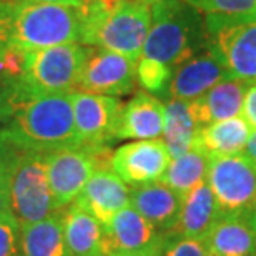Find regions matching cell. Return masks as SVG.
<instances>
[{"mask_svg": "<svg viewBox=\"0 0 256 256\" xmlns=\"http://www.w3.org/2000/svg\"><path fill=\"white\" fill-rule=\"evenodd\" d=\"M110 256H143V254H136V253H126V252H115Z\"/></svg>", "mask_w": 256, "mask_h": 256, "instance_id": "d590c367", "label": "cell"}, {"mask_svg": "<svg viewBox=\"0 0 256 256\" xmlns=\"http://www.w3.org/2000/svg\"><path fill=\"white\" fill-rule=\"evenodd\" d=\"M166 233H160L135 208L128 204L105 226L110 254L115 252L158 256Z\"/></svg>", "mask_w": 256, "mask_h": 256, "instance_id": "7c38bea8", "label": "cell"}, {"mask_svg": "<svg viewBox=\"0 0 256 256\" xmlns=\"http://www.w3.org/2000/svg\"><path fill=\"white\" fill-rule=\"evenodd\" d=\"M75 203L106 226L116 213L130 204V186L112 168H98Z\"/></svg>", "mask_w": 256, "mask_h": 256, "instance_id": "5bb4252c", "label": "cell"}, {"mask_svg": "<svg viewBox=\"0 0 256 256\" xmlns=\"http://www.w3.org/2000/svg\"><path fill=\"white\" fill-rule=\"evenodd\" d=\"M14 145L0 136V216L8 213V165Z\"/></svg>", "mask_w": 256, "mask_h": 256, "instance_id": "f1b7e54d", "label": "cell"}, {"mask_svg": "<svg viewBox=\"0 0 256 256\" xmlns=\"http://www.w3.org/2000/svg\"><path fill=\"white\" fill-rule=\"evenodd\" d=\"M110 148L92 150L85 146H68L45 153L47 175L55 208L65 210L75 203L86 182L98 168H112Z\"/></svg>", "mask_w": 256, "mask_h": 256, "instance_id": "52a82bcc", "label": "cell"}, {"mask_svg": "<svg viewBox=\"0 0 256 256\" xmlns=\"http://www.w3.org/2000/svg\"><path fill=\"white\" fill-rule=\"evenodd\" d=\"M248 218H250V222H252L254 232H256V194H254V202L252 204V210H250V213H248Z\"/></svg>", "mask_w": 256, "mask_h": 256, "instance_id": "836d02e7", "label": "cell"}, {"mask_svg": "<svg viewBox=\"0 0 256 256\" xmlns=\"http://www.w3.org/2000/svg\"><path fill=\"white\" fill-rule=\"evenodd\" d=\"M136 64L112 50L88 48L76 90L108 96L132 94L138 84Z\"/></svg>", "mask_w": 256, "mask_h": 256, "instance_id": "30bf717a", "label": "cell"}, {"mask_svg": "<svg viewBox=\"0 0 256 256\" xmlns=\"http://www.w3.org/2000/svg\"><path fill=\"white\" fill-rule=\"evenodd\" d=\"M206 182L223 214L250 213L256 194V163L250 156H210Z\"/></svg>", "mask_w": 256, "mask_h": 256, "instance_id": "ba28073f", "label": "cell"}, {"mask_svg": "<svg viewBox=\"0 0 256 256\" xmlns=\"http://www.w3.org/2000/svg\"><path fill=\"white\" fill-rule=\"evenodd\" d=\"M17 100V86L0 75V122L8 120Z\"/></svg>", "mask_w": 256, "mask_h": 256, "instance_id": "f546056e", "label": "cell"}, {"mask_svg": "<svg viewBox=\"0 0 256 256\" xmlns=\"http://www.w3.org/2000/svg\"><path fill=\"white\" fill-rule=\"evenodd\" d=\"M206 48V25L202 12L183 0H160L152 5V24L142 57L172 72Z\"/></svg>", "mask_w": 256, "mask_h": 256, "instance_id": "3957f363", "label": "cell"}, {"mask_svg": "<svg viewBox=\"0 0 256 256\" xmlns=\"http://www.w3.org/2000/svg\"><path fill=\"white\" fill-rule=\"evenodd\" d=\"M204 242L212 256H256V232L248 214H223Z\"/></svg>", "mask_w": 256, "mask_h": 256, "instance_id": "ffe728a7", "label": "cell"}, {"mask_svg": "<svg viewBox=\"0 0 256 256\" xmlns=\"http://www.w3.org/2000/svg\"><path fill=\"white\" fill-rule=\"evenodd\" d=\"M244 155L250 156L256 163V130L252 132V135L248 138V143L244 146Z\"/></svg>", "mask_w": 256, "mask_h": 256, "instance_id": "1f68e13d", "label": "cell"}, {"mask_svg": "<svg viewBox=\"0 0 256 256\" xmlns=\"http://www.w3.org/2000/svg\"><path fill=\"white\" fill-rule=\"evenodd\" d=\"M210 166V155L200 146H193L190 152L172 158L165 175L162 176V183L170 186L183 198L200 183L206 182Z\"/></svg>", "mask_w": 256, "mask_h": 256, "instance_id": "cb8c5ba5", "label": "cell"}, {"mask_svg": "<svg viewBox=\"0 0 256 256\" xmlns=\"http://www.w3.org/2000/svg\"><path fill=\"white\" fill-rule=\"evenodd\" d=\"M222 216L223 213L212 188L208 182H203L183 196L180 220L172 233L194 240H206Z\"/></svg>", "mask_w": 256, "mask_h": 256, "instance_id": "ac0fdd59", "label": "cell"}, {"mask_svg": "<svg viewBox=\"0 0 256 256\" xmlns=\"http://www.w3.org/2000/svg\"><path fill=\"white\" fill-rule=\"evenodd\" d=\"M8 210L20 226L37 223L58 212L50 192L44 152L12 148L8 165Z\"/></svg>", "mask_w": 256, "mask_h": 256, "instance_id": "277c9868", "label": "cell"}, {"mask_svg": "<svg viewBox=\"0 0 256 256\" xmlns=\"http://www.w3.org/2000/svg\"><path fill=\"white\" fill-rule=\"evenodd\" d=\"M165 130V105L148 92H138L122 105L115 140H152Z\"/></svg>", "mask_w": 256, "mask_h": 256, "instance_id": "9a60e30c", "label": "cell"}, {"mask_svg": "<svg viewBox=\"0 0 256 256\" xmlns=\"http://www.w3.org/2000/svg\"><path fill=\"white\" fill-rule=\"evenodd\" d=\"M202 125L194 118L190 102L170 98L165 105V130L163 140L172 158L190 152L196 146L198 133Z\"/></svg>", "mask_w": 256, "mask_h": 256, "instance_id": "603a6c76", "label": "cell"}, {"mask_svg": "<svg viewBox=\"0 0 256 256\" xmlns=\"http://www.w3.org/2000/svg\"><path fill=\"white\" fill-rule=\"evenodd\" d=\"M252 126L243 116L214 122L200 128L196 146L204 150L210 156L236 155L244 150Z\"/></svg>", "mask_w": 256, "mask_h": 256, "instance_id": "7402d4cb", "label": "cell"}, {"mask_svg": "<svg viewBox=\"0 0 256 256\" xmlns=\"http://www.w3.org/2000/svg\"><path fill=\"white\" fill-rule=\"evenodd\" d=\"M0 136L14 146L44 153L78 146L72 94L20 96Z\"/></svg>", "mask_w": 256, "mask_h": 256, "instance_id": "6da1fadb", "label": "cell"}, {"mask_svg": "<svg viewBox=\"0 0 256 256\" xmlns=\"http://www.w3.org/2000/svg\"><path fill=\"white\" fill-rule=\"evenodd\" d=\"M172 162L163 138L133 140L116 148L112 155V170L128 186L160 182Z\"/></svg>", "mask_w": 256, "mask_h": 256, "instance_id": "8fae6325", "label": "cell"}, {"mask_svg": "<svg viewBox=\"0 0 256 256\" xmlns=\"http://www.w3.org/2000/svg\"><path fill=\"white\" fill-rule=\"evenodd\" d=\"M228 78H232V75L226 66L212 50L204 48L176 66L168 85V95L170 98L192 102Z\"/></svg>", "mask_w": 256, "mask_h": 256, "instance_id": "4fadbf2b", "label": "cell"}, {"mask_svg": "<svg viewBox=\"0 0 256 256\" xmlns=\"http://www.w3.org/2000/svg\"><path fill=\"white\" fill-rule=\"evenodd\" d=\"M80 12V44L140 60L152 24L150 5L142 0H106Z\"/></svg>", "mask_w": 256, "mask_h": 256, "instance_id": "7a4b0ae2", "label": "cell"}, {"mask_svg": "<svg viewBox=\"0 0 256 256\" xmlns=\"http://www.w3.org/2000/svg\"><path fill=\"white\" fill-rule=\"evenodd\" d=\"M64 236L68 256H110L105 226L76 203L64 210Z\"/></svg>", "mask_w": 256, "mask_h": 256, "instance_id": "e0dca14e", "label": "cell"}, {"mask_svg": "<svg viewBox=\"0 0 256 256\" xmlns=\"http://www.w3.org/2000/svg\"><path fill=\"white\" fill-rule=\"evenodd\" d=\"M206 48L220 58L232 78L256 84V17L204 15Z\"/></svg>", "mask_w": 256, "mask_h": 256, "instance_id": "8992f818", "label": "cell"}, {"mask_svg": "<svg viewBox=\"0 0 256 256\" xmlns=\"http://www.w3.org/2000/svg\"><path fill=\"white\" fill-rule=\"evenodd\" d=\"M75 132L78 146L106 148L115 140L122 102L116 96L96 95L88 92H72Z\"/></svg>", "mask_w": 256, "mask_h": 256, "instance_id": "9c48e42d", "label": "cell"}, {"mask_svg": "<svg viewBox=\"0 0 256 256\" xmlns=\"http://www.w3.org/2000/svg\"><path fill=\"white\" fill-rule=\"evenodd\" d=\"M18 256H68L64 236V210L37 223L20 226Z\"/></svg>", "mask_w": 256, "mask_h": 256, "instance_id": "44dd1931", "label": "cell"}, {"mask_svg": "<svg viewBox=\"0 0 256 256\" xmlns=\"http://www.w3.org/2000/svg\"><path fill=\"white\" fill-rule=\"evenodd\" d=\"M204 15H248L256 17V0H183Z\"/></svg>", "mask_w": 256, "mask_h": 256, "instance_id": "484cf974", "label": "cell"}, {"mask_svg": "<svg viewBox=\"0 0 256 256\" xmlns=\"http://www.w3.org/2000/svg\"><path fill=\"white\" fill-rule=\"evenodd\" d=\"M28 2H44V4H60V5H72V7L80 8V0H28Z\"/></svg>", "mask_w": 256, "mask_h": 256, "instance_id": "d6a6232c", "label": "cell"}, {"mask_svg": "<svg viewBox=\"0 0 256 256\" xmlns=\"http://www.w3.org/2000/svg\"><path fill=\"white\" fill-rule=\"evenodd\" d=\"M243 118L248 122V125L256 130V84L248 86L246 95L243 102Z\"/></svg>", "mask_w": 256, "mask_h": 256, "instance_id": "4dcf8cb0", "label": "cell"}, {"mask_svg": "<svg viewBox=\"0 0 256 256\" xmlns=\"http://www.w3.org/2000/svg\"><path fill=\"white\" fill-rule=\"evenodd\" d=\"M158 256H210L204 240L180 236L176 233H166Z\"/></svg>", "mask_w": 256, "mask_h": 256, "instance_id": "4316f807", "label": "cell"}, {"mask_svg": "<svg viewBox=\"0 0 256 256\" xmlns=\"http://www.w3.org/2000/svg\"><path fill=\"white\" fill-rule=\"evenodd\" d=\"M20 224L12 213L0 216V256H18Z\"/></svg>", "mask_w": 256, "mask_h": 256, "instance_id": "83f0119b", "label": "cell"}, {"mask_svg": "<svg viewBox=\"0 0 256 256\" xmlns=\"http://www.w3.org/2000/svg\"><path fill=\"white\" fill-rule=\"evenodd\" d=\"M86 55L88 48L78 44L27 50L24 74L17 84V100L25 95L75 92Z\"/></svg>", "mask_w": 256, "mask_h": 256, "instance_id": "5b68a950", "label": "cell"}, {"mask_svg": "<svg viewBox=\"0 0 256 256\" xmlns=\"http://www.w3.org/2000/svg\"><path fill=\"white\" fill-rule=\"evenodd\" d=\"M142 2H145V4H148V5H153V4L160 2V0H142Z\"/></svg>", "mask_w": 256, "mask_h": 256, "instance_id": "8d00e7d4", "label": "cell"}, {"mask_svg": "<svg viewBox=\"0 0 256 256\" xmlns=\"http://www.w3.org/2000/svg\"><path fill=\"white\" fill-rule=\"evenodd\" d=\"M246 82L228 78L220 82L206 94L190 102L194 118L202 126L234 118L243 114V102L248 90Z\"/></svg>", "mask_w": 256, "mask_h": 256, "instance_id": "d6986e66", "label": "cell"}, {"mask_svg": "<svg viewBox=\"0 0 256 256\" xmlns=\"http://www.w3.org/2000/svg\"><path fill=\"white\" fill-rule=\"evenodd\" d=\"M173 72L166 66L153 62V60L140 57L136 64V80L145 92L155 94H168V85H170Z\"/></svg>", "mask_w": 256, "mask_h": 256, "instance_id": "d4e9b609", "label": "cell"}, {"mask_svg": "<svg viewBox=\"0 0 256 256\" xmlns=\"http://www.w3.org/2000/svg\"><path fill=\"white\" fill-rule=\"evenodd\" d=\"M183 198L162 182L130 188V206L160 233H172L182 213Z\"/></svg>", "mask_w": 256, "mask_h": 256, "instance_id": "2e32d148", "label": "cell"}, {"mask_svg": "<svg viewBox=\"0 0 256 256\" xmlns=\"http://www.w3.org/2000/svg\"><path fill=\"white\" fill-rule=\"evenodd\" d=\"M106 0H80V8L84 7H90V5H96V4H104Z\"/></svg>", "mask_w": 256, "mask_h": 256, "instance_id": "e575fe53", "label": "cell"}]
</instances>
